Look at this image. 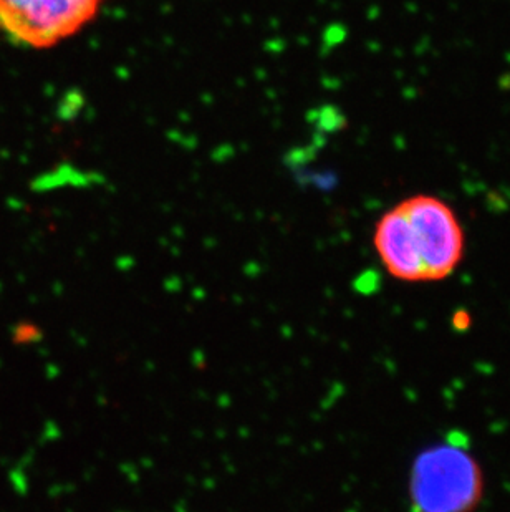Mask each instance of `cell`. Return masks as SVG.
<instances>
[{
    "label": "cell",
    "mask_w": 510,
    "mask_h": 512,
    "mask_svg": "<svg viewBox=\"0 0 510 512\" xmlns=\"http://www.w3.org/2000/svg\"><path fill=\"white\" fill-rule=\"evenodd\" d=\"M482 496L484 474L469 451L438 445L414 459L409 474L414 512H474Z\"/></svg>",
    "instance_id": "cell-2"
},
{
    "label": "cell",
    "mask_w": 510,
    "mask_h": 512,
    "mask_svg": "<svg viewBox=\"0 0 510 512\" xmlns=\"http://www.w3.org/2000/svg\"><path fill=\"white\" fill-rule=\"evenodd\" d=\"M373 246L381 266L406 284L443 282L456 274L466 252L458 214L444 199L414 194L386 211Z\"/></svg>",
    "instance_id": "cell-1"
},
{
    "label": "cell",
    "mask_w": 510,
    "mask_h": 512,
    "mask_svg": "<svg viewBox=\"0 0 510 512\" xmlns=\"http://www.w3.org/2000/svg\"><path fill=\"white\" fill-rule=\"evenodd\" d=\"M106 0H0V34L24 49L47 50L95 20Z\"/></svg>",
    "instance_id": "cell-3"
}]
</instances>
